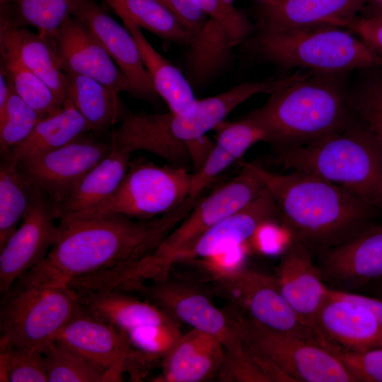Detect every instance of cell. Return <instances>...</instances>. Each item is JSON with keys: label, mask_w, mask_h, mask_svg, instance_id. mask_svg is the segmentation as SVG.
Instances as JSON below:
<instances>
[{"label": "cell", "mask_w": 382, "mask_h": 382, "mask_svg": "<svg viewBox=\"0 0 382 382\" xmlns=\"http://www.w3.org/2000/svg\"><path fill=\"white\" fill-rule=\"evenodd\" d=\"M381 3V10H380L378 14H377V15H376L374 16H377L378 18H382V1Z\"/></svg>", "instance_id": "obj_48"}, {"label": "cell", "mask_w": 382, "mask_h": 382, "mask_svg": "<svg viewBox=\"0 0 382 382\" xmlns=\"http://www.w3.org/2000/svg\"><path fill=\"white\" fill-rule=\"evenodd\" d=\"M335 74L311 73L270 94L247 115L264 125L277 149L303 144L340 131L355 115Z\"/></svg>", "instance_id": "obj_3"}, {"label": "cell", "mask_w": 382, "mask_h": 382, "mask_svg": "<svg viewBox=\"0 0 382 382\" xmlns=\"http://www.w3.org/2000/svg\"><path fill=\"white\" fill-rule=\"evenodd\" d=\"M199 199L189 197L174 210L151 219L119 214L60 219L57 242L43 260L18 280L69 286L74 279L137 260L153 252Z\"/></svg>", "instance_id": "obj_1"}, {"label": "cell", "mask_w": 382, "mask_h": 382, "mask_svg": "<svg viewBox=\"0 0 382 382\" xmlns=\"http://www.w3.org/2000/svg\"><path fill=\"white\" fill-rule=\"evenodd\" d=\"M376 282H378V284H377L378 294L382 297V279L377 280Z\"/></svg>", "instance_id": "obj_46"}, {"label": "cell", "mask_w": 382, "mask_h": 382, "mask_svg": "<svg viewBox=\"0 0 382 382\" xmlns=\"http://www.w3.org/2000/svg\"><path fill=\"white\" fill-rule=\"evenodd\" d=\"M280 221L275 201L266 189L248 205L207 229L192 241L175 252L168 260V275L175 264L211 258L251 239L265 225Z\"/></svg>", "instance_id": "obj_15"}, {"label": "cell", "mask_w": 382, "mask_h": 382, "mask_svg": "<svg viewBox=\"0 0 382 382\" xmlns=\"http://www.w3.org/2000/svg\"><path fill=\"white\" fill-rule=\"evenodd\" d=\"M314 326L321 340L350 351L382 348V324L363 305L334 295L330 288Z\"/></svg>", "instance_id": "obj_22"}, {"label": "cell", "mask_w": 382, "mask_h": 382, "mask_svg": "<svg viewBox=\"0 0 382 382\" xmlns=\"http://www.w3.org/2000/svg\"><path fill=\"white\" fill-rule=\"evenodd\" d=\"M255 29L279 31L332 25L347 28L366 0H250Z\"/></svg>", "instance_id": "obj_20"}, {"label": "cell", "mask_w": 382, "mask_h": 382, "mask_svg": "<svg viewBox=\"0 0 382 382\" xmlns=\"http://www.w3.org/2000/svg\"><path fill=\"white\" fill-rule=\"evenodd\" d=\"M224 3L228 5H233L234 0H222Z\"/></svg>", "instance_id": "obj_47"}, {"label": "cell", "mask_w": 382, "mask_h": 382, "mask_svg": "<svg viewBox=\"0 0 382 382\" xmlns=\"http://www.w3.org/2000/svg\"><path fill=\"white\" fill-rule=\"evenodd\" d=\"M34 186L21 173L18 162L1 157L0 165V250L27 212Z\"/></svg>", "instance_id": "obj_32"}, {"label": "cell", "mask_w": 382, "mask_h": 382, "mask_svg": "<svg viewBox=\"0 0 382 382\" xmlns=\"http://www.w3.org/2000/svg\"><path fill=\"white\" fill-rule=\"evenodd\" d=\"M76 291V290H75ZM81 309L129 334L149 326L180 323L145 299L119 290L76 291Z\"/></svg>", "instance_id": "obj_24"}, {"label": "cell", "mask_w": 382, "mask_h": 382, "mask_svg": "<svg viewBox=\"0 0 382 382\" xmlns=\"http://www.w3.org/2000/svg\"><path fill=\"white\" fill-rule=\"evenodd\" d=\"M209 18L220 22L226 29L236 46L240 45L255 31V26L247 16L233 5H228L222 0H199Z\"/></svg>", "instance_id": "obj_41"}, {"label": "cell", "mask_w": 382, "mask_h": 382, "mask_svg": "<svg viewBox=\"0 0 382 382\" xmlns=\"http://www.w3.org/2000/svg\"><path fill=\"white\" fill-rule=\"evenodd\" d=\"M9 92V84L3 73L0 72V120L5 114Z\"/></svg>", "instance_id": "obj_45"}, {"label": "cell", "mask_w": 382, "mask_h": 382, "mask_svg": "<svg viewBox=\"0 0 382 382\" xmlns=\"http://www.w3.org/2000/svg\"><path fill=\"white\" fill-rule=\"evenodd\" d=\"M296 80L284 78L241 83L225 92L197 99L187 109L163 114L137 112L129 126L132 148L156 155L170 165L185 168L191 163L190 144L224 121L239 105L259 93H272Z\"/></svg>", "instance_id": "obj_4"}, {"label": "cell", "mask_w": 382, "mask_h": 382, "mask_svg": "<svg viewBox=\"0 0 382 382\" xmlns=\"http://www.w3.org/2000/svg\"><path fill=\"white\" fill-rule=\"evenodd\" d=\"M1 71L15 92L45 117L64 105L24 63L20 54L17 26L0 19Z\"/></svg>", "instance_id": "obj_27"}, {"label": "cell", "mask_w": 382, "mask_h": 382, "mask_svg": "<svg viewBox=\"0 0 382 382\" xmlns=\"http://www.w3.org/2000/svg\"><path fill=\"white\" fill-rule=\"evenodd\" d=\"M192 178V174L183 167L160 166L142 158L130 160L125 175L110 197L88 212L71 216L119 214L137 219L158 217L187 199Z\"/></svg>", "instance_id": "obj_8"}, {"label": "cell", "mask_w": 382, "mask_h": 382, "mask_svg": "<svg viewBox=\"0 0 382 382\" xmlns=\"http://www.w3.org/2000/svg\"><path fill=\"white\" fill-rule=\"evenodd\" d=\"M245 54L277 66L340 75L382 65V60L349 30L332 25L268 31L256 30L240 45Z\"/></svg>", "instance_id": "obj_6"}, {"label": "cell", "mask_w": 382, "mask_h": 382, "mask_svg": "<svg viewBox=\"0 0 382 382\" xmlns=\"http://www.w3.org/2000/svg\"><path fill=\"white\" fill-rule=\"evenodd\" d=\"M64 73L68 99L83 117L91 131L106 132L128 113L115 90L91 78Z\"/></svg>", "instance_id": "obj_30"}, {"label": "cell", "mask_w": 382, "mask_h": 382, "mask_svg": "<svg viewBox=\"0 0 382 382\" xmlns=\"http://www.w3.org/2000/svg\"><path fill=\"white\" fill-rule=\"evenodd\" d=\"M120 16H125L168 42L188 45L192 34L158 0H105Z\"/></svg>", "instance_id": "obj_34"}, {"label": "cell", "mask_w": 382, "mask_h": 382, "mask_svg": "<svg viewBox=\"0 0 382 382\" xmlns=\"http://www.w3.org/2000/svg\"><path fill=\"white\" fill-rule=\"evenodd\" d=\"M28 209L17 229L0 250V292L38 265L57 242L60 229L54 207L35 187Z\"/></svg>", "instance_id": "obj_14"}, {"label": "cell", "mask_w": 382, "mask_h": 382, "mask_svg": "<svg viewBox=\"0 0 382 382\" xmlns=\"http://www.w3.org/2000/svg\"><path fill=\"white\" fill-rule=\"evenodd\" d=\"M273 275L292 309L317 333L315 318L329 287L323 282L311 252L296 238L289 236Z\"/></svg>", "instance_id": "obj_21"}, {"label": "cell", "mask_w": 382, "mask_h": 382, "mask_svg": "<svg viewBox=\"0 0 382 382\" xmlns=\"http://www.w3.org/2000/svg\"><path fill=\"white\" fill-rule=\"evenodd\" d=\"M270 162L340 185L382 212V157L356 116L340 131L277 149Z\"/></svg>", "instance_id": "obj_5"}, {"label": "cell", "mask_w": 382, "mask_h": 382, "mask_svg": "<svg viewBox=\"0 0 382 382\" xmlns=\"http://www.w3.org/2000/svg\"><path fill=\"white\" fill-rule=\"evenodd\" d=\"M346 29L359 37L382 60V18L357 17Z\"/></svg>", "instance_id": "obj_43"}, {"label": "cell", "mask_w": 382, "mask_h": 382, "mask_svg": "<svg viewBox=\"0 0 382 382\" xmlns=\"http://www.w3.org/2000/svg\"><path fill=\"white\" fill-rule=\"evenodd\" d=\"M232 308L247 345L289 381L354 382L341 362L318 342L269 329Z\"/></svg>", "instance_id": "obj_11"}, {"label": "cell", "mask_w": 382, "mask_h": 382, "mask_svg": "<svg viewBox=\"0 0 382 382\" xmlns=\"http://www.w3.org/2000/svg\"><path fill=\"white\" fill-rule=\"evenodd\" d=\"M73 0H0V18L17 27L30 25L50 37L70 16Z\"/></svg>", "instance_id": "obj_35"}, {"label": "cell", "mask_w": 382, "mask_h": 382, "mask_svg": "<svg viewBox=\"0 0 382 382\" xmlns=\"http://www.w3.org/2000/svg\"><path fill=\"white\" fill-rule=\"evenodd\" d=\"M0 381L48 382L43 353L24 348H0Z\"/></svg>", "instance_id": "obj_39"}, {"label": "cell", "mask_w": 382, "mask_h": 382, "mask_svg": "<svg viewBox=\"0 0 382 382\" xmlns=\"http://www.w3.org/2000/svg\"><path fill=\"white\" fill-rule=\"evenodd\" d=\"M248 165L273 197L283 228L313 255L374 225L377 210L340 185L305 172L279 175L253 163Z\"/></svg>", "instance_id": "obj_2"}, {"label": "cell", "mask_w": 382, "mask_h": 382, "mask_svg": "<svg viewBox=\"0 0 382 382\" xmlns=\"http://www.w3.org/2000/svg\"><path fill=\"white\" fill-rule=\"evenodd\" d=\"M192 35L197 33L208 20L199 0H158Z\"/></svg>", "instance_id": "obj_42"}, {"label": "cell", "mask_w": 382, "mask_h": 382, "mask_svg": "<svg viewBox=\"0 0 382 382\" xmlns=\"http://www.w3.org/2000/svg\"><path fill=\"white\" fill-rule=\"evenodd\" d=\"M19 51L25 65L64 105L68 99L67 81L50 39L25 26L17 27Z\"/></svg>", "instance_id": "obj_33"}, {"label": "cell", "mask_w": 382, "mask_h": 382, "mask_svg": "<svg viewBox=\"0 0 382 382\" xmlns=\"http://www.w3.org/2000/svg\"><path fill=\"white\" fill-rule=\"evenodd\" d=\"M113 149L112 144L80 139L18 162L23 175L54 207L64 203L82 178Z\"/></svg>", "instance_id": "obj_13"}, {"label": "cell", "mask_w": 382, "mask_h": 382, "mask_svg": "<svg viewBox=\"0 0 382 382\" xmlns=\"http://www.w3.org/2000/svg\"><path fill=\"white\" fill-rule=\"evenodd\" d=\"M54 341L106 371L110 381H122L129 371L133 350L126 334L80 306Z\"/></svg>", "instance_id": "obj_16"}, {"label": "cell", "mask_w": 382, "mask_h": 382, "mask_svg": "<svg viewBox=\"0 0 382 382\" xmlns=\"http://www.w3.org/2000/svg\"><path fill=\"white\" fill-rule=\"evenodd\" d=\"M381 2L382 1V0H379Z\"/></svg>", "instance_id": "obj_49"}, {"label": "cell", "mask_w": 382, "mask_h": 382, "mask_svg": "<svg viewBox=\"0 0 382 382\" xmlns=\"http://www.w3.org/2000/svg\"><path fill=\"white\" fill-rule=\"evenodd\" d=\"M331 292L342 299L363 305L369 309L382 324V300L368 296L330 289Z\"/></svg>", "instance_id": "obj_44"}, {"label": "cell", "mask_w": 382, "mask_h": 382, "mask_svg": "<svg viewBox=\"0 0 382 382\" xmlns=\"http://www.w3.org/2000/svg\"><path fill=\"white\" fill-rule=\"evenodd\" d=\"M209 290L269 329L320 342L284 299L273 274L243 267L220 269L212 273Z\"/></svg>", "instance_id": "obj_10"}, {"label": "cell", "mask_w": 382, "mask_h": 382, "mask_svg": "<svg viewBox=\"0 0 382 382\" xmlns=\"http://www.w3.org/2000/svg\"><path fill=\"white\" fill-rule=\"evenodd\" d=\"M225 357L215 337L191 328L182 334L161 360L155 382H204L218 376Z\"/></svg>", "instance_id": "obj_23"}, {"label": "cell", "mask_w": 382, "mask_h": 382, "mask_svg": "<svg viewBox=\"0 0 382 382\" xmlns=\"http://www.w3.org/2000/svg\"><path fill=\"white\" fill-rule=\"evenodd\" d=\"M132 152L127 148L113 146L112 150L87 173L57 210V219L88 212L110 197L127 172Z\"/></svg>", "instance_id": "obj_28"}, {"label": "cell", "mask_w": 382, "mask_h": 382, "mask_svg": "<svg viewBox=\"0 0 382 382\" xmlns=\"http://www.w3.org/2000/svg\"><path fill=\"white\" fill-rule=\"evenodd\" d=\"M43 355L48 382L110 381L106 371L54 341Z\"/></svg>", "instance_id": "obj_36"}, {"label": "cell", "mask_w": 382, "mask_h": 382, "mask_svg": "<svg viewBox=\"0 0 382 382\" xmlns=\"http://www.w3.org/2000/svg\"><path fill=\"white\" fill-rule=\"evenodd\" d=\"M349 104L359 121L368 131L382 157V71L366 76L351 93Z\"/></svg>", "instance_id": "obj_37"}, {"label": "cell", "mask_w": 382, "mask_h": 382, "mask_svg": "<svg viewBox=\"0 0 382 382\" xmlns=\"http://www.w3.org/2000/svg\"><path fill=\"white\" fill-rule=\"evenodd\" d=\"M316 255L320 276L330 289L352 291L379 280L382 279V226L373 225Z\"/></svg>", "instance_id": "obj_17"}, {"label": "cell", "mask_w": 382, "mask_h": 382, "mask_svg": "<svg viewBox=\"0 0 382 382\" xmlns=\"http://www.w3.org/2000/svg\"><path fill=\"white\" fill-rule=\"evenodd\" d=\"M320 345L341 362L354 382H382V348L350 351L325 340Z\"/></svg>", "instance_id": "obj_40"}, {"label": "cell", "mask_w": 382, "mask_h": 382, "mask_svg": "<svg viewBox=\"0 0 382 382\" xmlns=\"http://www.w3.org/2000/svg\"><path fill=\"white\" fill-rule=\"evenodd\" d=\"M1 296L0 348L43 353L79 308L77 292L67 285L17 281Z\"/></svg>", "instance_id": "obj_7"}, {"label": "cell", "mask_w": 382, "mask_h": 382, "mask_svg": "<svg viewBox=\"0 0 382 382\" xmlns=\"http://www.w3.org/2000/svg\"><path fill=\"white\" fill-rule=\"evenodd\" d=\"M9 87L5 114L0 120L1 156L26 139L38 122L45 118L23 100L10 84Z\"/></svg>", "instance_id": "obj_38"}, {"label": "cell", "mask_w": 382, "mask_h": 382, "mask_svg": "<svg viewBox=\"0 0 382 382\" xmlns=\"http://www.w3.org/2000/svg\"><path fill=\"white\" fill-rule=\"evenodd\" d=\"M119 17L134 37L155 90L169 111L178 113L187 109L197 98L185 75L152 47L139 26L125 16Z\"/></svg>", "instance_id": "obj_29"}, {"label": "cell", "mask_w": 382, "mask_h": 382, "mask_svg": "<svg viewBox=\"0 0 382 382\" xmlns=\"http://www.w3.org/2000/svg\"><path fill=\"white\" fill-rule=\"evenodd\" d=\"M214 130L216 140L212 151L201 169L192 173L190 197H200L204 189L253 144L270 142L266 127L248 115L239 121H223Z\"/></svg>", "instance_id": "obj_25"}, {"label": "cell", "mask_w": 382, "mask_h": 382, "mask_svg": "<svg viewBox=\"0 0 382 382\" xmlns=\"http://www.w3.org/2000/svg\"><path fill=\"white\" fill-rule=\"evenodd\" d=\"M266 189L262 180L248 165L229 182L207 197L199 199L187 216L151 253L139 260L137 273L144 281L165 277L168 258L204 231L241 210Z\"/></svg>", "instance_id": "obj_9"}, {"label": "cell", "mask_w": 382, "mask_h": 382, "mask_svg": "<svg viewBox=\"0 0 382 382\" xmlns=\"http://www.w3.org/2000/svg\"><path fill=\"white\" fill-rule=\"evenodd\" d=\"M64 72L91 78L120 93L131 85L102 45L79 18L70 16L47 37Z\"/></svg>", "instance_id": "obj_18"}, {"label": "cell", "mask_w": 382, "mask_h": 382, "mask_svg": "<svg viewBox=\"0 0 382 382\" xmlns=\"http://www.w3.org/2000/svg\"><path fill=\"white\" fill-rule=\"evenodd\" d=\"M70 15L81 20L128 79L134 96L149 101L159 96L142 62L137 43L125 27L95 0H73Z\"/></svg>", "instance_id": "obj_19"}, {"label": "cell", "mask_w": 382, "mask_h": 382, "mask_svg": "<svg viewBox=\"0 0 382 382\" xmlns=\"http://www.w3.org/2000/svg\"><path fill=\"white\" fill-rule=\"evenodd\" d=\"M185 59V76L194 89L211 82L234 60L236 47L226 29L209 18L202 28L192 35Z\"/></svg>", "instance_id": "obj_26"}, {"label": "cell", "mask_w": 382, "mask_h": 382, "mask_svg": "<svg viewBox=\"0 0 382 382\" xmlns=\"http://www.w3.org/2000/svg\"><path fill=\"white\" fill-rule=\"evenodd\" d=\"M134 292L178 322L216 337L226 354L238 355L245 351L246 345L235 317L213 303L209 290L174 277L170 272L162 279L144 283L128 293Z\"/></svg>", "instance_id": "obj_12"}, {"label": "cell", "mask_w": 382, "mask_h": 382, "mask_svg": "<svg viewBox=\"0 0 382 382\" xmlns=\"http://www.w3.org/2000/svg\"><path fill=\"white\" fill-rule=\"evenodd\" d=\"M91 131L86 121L67 99L61 110L42 119L28 137L1 157L18 162L71 143Z\"/></svg>", "instance_id": "obj_31"}]
</instances>
